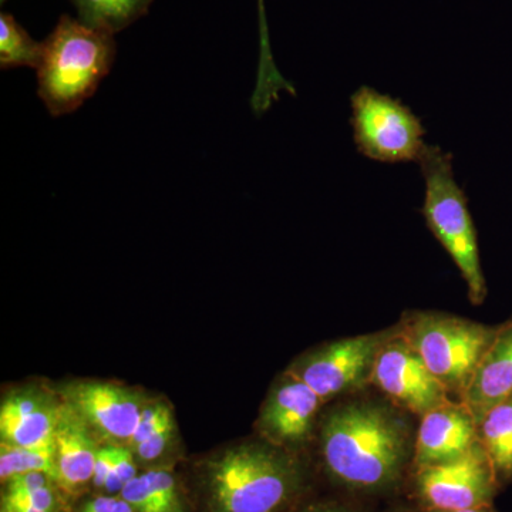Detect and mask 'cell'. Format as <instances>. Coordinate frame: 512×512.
Listing matches in <instances>:
<instances>
[{
    "mask_svg": "<svg viewBox=\"0 0 512 512\" xmlns=\"http://www.w3.org/2000/svg\"><path fill=\"white\" fill-rule=\"evenodd\" d=\"M43 56V42L30 37L22 25L10 13L0 15V66L32 67L37 69Z\"/></svg>",
    "mask_w": 512,
    "mask_h": 512,
    "instance_id": "cell-18",
    "label": "cell"
},
{
    "mask_svg": "<svg viewBox=\"0 0 512 512\" xmlns=\"http://www.w3.org/2000/svg\"><path fill=\"white\" fill-rule=\"evenodd\" d=\"M417 164L424 180L421 215L427 228L456 264L466 282L470 302L483 305L488 288L481 266L477 228L466 192L454 175L453 154L440 146L427 144Z\"/></svg>",
    "mask_w": 512,
    "mask_h": 512,
    "instance_id": "cell-4",
    "label": "cell"
},
{
    "mask_svg": "<svg viewBox=\"0 0 512 512\" xmlns=\"http://www.w3.org/2000/svg\"><path fill=\"white\" fill-rule=\"evenodd\" d=\"M325 403L308 384L285 372L272 387L259 414L262 439L288 451L305 446Z\"/></svg>",
    "mask_w": 512,
    "mask_h": 512,
    "instance_id": "cell-10",
    "label": "cell"
},
{
    "mask_svg": "<svg viewBox=\"0 0 512 512\" xmlns=\"http://www.w3.org/2000/svg\"><path fill=\"white\" fill-rule=\"evenodd\" d=\"M433 512H494L491 510L490 505H484V507L468 508V510L458 511H433Z\"/></svg>",
    "mask_w": 512,
    "mask_h": 512,
    "instance_id": "cell-30",
    "label": "cell"
},
{
    "mask_svg": "<svg viewBox=\"0 0 512 512\" xmlns=\"http://www.w3.org/2000/svg\"><path fill=\"white\" fill-rule=\"evenodd\" d=\"M5 2H6V0H0V3H5Z\"/></svg>",
    "mask_w": 512,
    "mask_h": 512,
    "instance_id": "cell-31",
    "label": "cell"
},
{
    "mask_svg": "<svg viewBox=\"0 0 512 512\" xmlns=\"http://www.w3.org/2000/svg\"><path fill=\"white\" fill-rule=\"evenodd\" d=\"M301 512H357L355 508L340 503H322L311 505Z\"/></svg>",
    "mask_w": 512,
    "mask_h": 512,
    "instance_id": "cell-28",
    "label": "cell"
},
{
    "mask_svg": "<svg viewBox=\"0 0 512 512\" xmlns=\"http://www.w3.org/2000/svg\"><path fill=\"white\" fill-rule=\"evenodd\" d=\"M477 431L498 484L508 483L512 480V394L485 414Z\"/></svg>",
    "mask_w": 512,
    "mask_h": 512,
    "instance_id": "cell-16",
    "label": "cell"
},
{
    "mask_svg": "<svg viewBox=\"0 0 512 512\" xmlns=\"http://www.w3.org/2000/svg\"><path fill=\"white\" fill-rule=\"evenodd\" d=\"M52 478L45 473L32 471V473H23L19 476L10 478L8 481V493L6 495H19L30 493V491L39 490V488L50 487Z\"/></svg>",
    "mask_w": 512,
    "mask_h": 512,
    "instance_id": "cell-25",
    "label": "cell"
},
{
    "mask_svg": "<svg viewBox=\"0 0 512 512\" xmlns=\"http://www.w3.org/2000/svg\"><path fill=\"white\" fill-rule=\"evenodd\" d=\"M480 441L464 456L414 470V490L427 511H458L490 505L498 488Z\"/></svg>",
    "mask_w": 512,
    "mask_h": 512,
    "instance_id": "cell-8",
    "label": "cell"
},
{
    "mask_svg": "<svg viewBox=\"0 0 512 512\" xmlns=\"http://www.w3.org/2000/svg\"><path fill=\"white\" fill-rule=\"evenodd\" d=\"M175 431L174 417H170L160 429L154 431L147 440L134 447V453L141 461H153L164 453L165 448L173 440Z\"/></svg>",
    "mask_w": 512,
    "mask_h": 512,
    "instance_id": "cell-23",
    "label": "cell"
},
{
    "mask_svg": "<svg viewBox=\"0 0 512 512\" xmlns=\"http://www.w3.org/2000/svg\"><path fill=\"white\" fill-rule=\"evenodd\" d=\"M116 59L114 35L63 15L43 42L39 97L52 116L73 113L96 93Z\"/></svg>",
    "mask_w": 512,
    "mask_h": 512,
    "instance_id": "cell-3",
    "label": "cell"
},
{
    "mask_svg": "<svg viewBox=\"0 0 512 512\" xmlns=\"http://www.w3.org/2000/svg\"><path fill=\"white\" fill-rule=\"evenodd\" d=\"M512 394V318L500 325L494 342L478 365L461 402L477 424Z\"/></svg>",
    "mask_w": 512,
    "mask_h": 512,
    "instance_id": "cell-14",
    "label": "cell"
},
{
    "mask_svg": "<svg viewBox=\"0 0 512 512\" xmlns=\"http://www.w3.org/2000/svg\"><path fill=\"white\" fill-rule=\"evenodd\" d=\"M370 386L419 419L434 407L453 400L396 326L387 329L380 345Z\"/></svg>",
    "mask_w": 512,
    "mask_h": 512,
    "instance_id": "cell-9",
    "label": "cell"
},
{
    "mask_svg": "<svg viewBox=\"0 0 512 512\" xmlns=\"http://www.w3.org/2000/svg\"><path fill=\"white\" fill-rule=\"evenodd\" d=\"M498 328L437 311L404 312L396 325L451 399L460 402Z\"/></svg>",
    "mask_w": 512,
    "mask_h": 512,
    "instance_id": "cell-5",
    "label": "cell"
},
{
    "mask_svg": "<svg viewBox=\"0 0 512 512\" xmlns=\"http://www.w3.org/2000/svg\"><path fill=\"white\" fill-rule=\"evenodd\" d=\"M413 417L382 394L330 407L319 420L320 453L330 477L359 493L392 490L413 464Z\"/></svg>",
    "mask_w": 512,
    "mask_h": 512,
    "instance_id": "cell-1",
    "label": "cell"
},
{
    "mask_svg": "<svg viewBox=\"0 0 512 512\" xmlns=\"http://www.w3.org/2000/svg\"><path fill=\"white\" fill-rule=\"evenodd\" d=\"M136 477L137 467L136 463H134V456L130 448L117 446L113 470H111L109 480H107L106 487L104 488H106L109 493H121L124 485Z\"/></svg>",
    "mask_w": 512,
    "mask_h": 512,
    "instance_id": "cell-22",
    "label": "cell"
},
{
    "mask_svg": "<svg viewBox=\"0 0 512 512\" xmlns=\"http://www.w3.org/2000/svg\"><path fill=\"white\" fill-rule=\"evenodd\" d=\"M82 512H136L123 498L96 497L84 504Z\"/></svg>",
    "mask_w": 512,
    "mask_h": 512,
    "instance_id": "cell-27",
    "label": "cell"
},
{
    "mask_svg": "<svg viewBox=\"0 0 512 512\" xmlns=\"http://www.w3.org/2000/svg\"><path fill=\"white\" fill-rule=\"evenodd\" d=\"M2 512H52V511L36 510V508H25V507H3Z\"/></svg>",
    "mask_w": 512,
    "mask_h": 512,
    "instance_id": "cell-29",
    "label": "cell"
},
{
    "mask_svg": "<svg viewBox=\"0 0 512 512\" xmlns=\"http://www.w3.org/2000/svg\"><path fill=\"white\" fill-rule=\"evenodd\" d=\"M63 399L40 387H25L8 394L0 407V437L19 447L55 446Z\"/></svg>",
    "mask_w": 512,
    "mask_h": 512,
    "instance_id": "cell-13",
    "label": "cell"
},
{
    "mask_svg": "<svg viewBox=\"0 0 512 512\" xmlns=\"http://www.w3.org/2000/svg\"><path fill=\"white\" fill-rule=\"evenodd\" d=\"M62 397L94 433L114 443H130L146 406L134 390L107 382L70 383L63 387Z\"/></svg>",
    "mask_w": 512,
    "mask_h": 512,
    "instance_id": "cell-11",
    "label": "cell"
},
{
    "mask_svg": "<svg viewBox=\"0 0 512 512\" xmlns=\"http://www.w3.org/2000/svg\"><path fill=\"white\" fill-rule=\"evenodd\" d=\"M477 443L473 414L460 400H448L420 417L412 466L416 470L456 460Z\"/></svg>",
    "mask_w": 512,
    "mask_h": 512,
    "instance_id": "cell-12",
    "label": "cell"
},
{
    "mask_svg": "<svg viewBox=\"0 0 512 512\" xmlns=\"http://www.w3.org/2000/svg\"><path fill=\"white\" fill-rule=\"evenodd\" d=\"M144 480L156 498L160 512H184L178 497L174 477L165 470H153L143 474Z\"/></svg>",
    "mask_w": 512,
    "mask_h": 512,
    "instance_id": "cell-20",
    "label": "cell"
},
{
    "mask_svg": "<svg viewBox=\"0 0 512 512\" xmlns=\"http://www.w3.org/2000/svg\"><path fill=\"white\" fill-rule=\"evenodd\" d=\"M116 448L117 446H107L99 448L97 451L92 480L96 487H106L111 470H113L114 460H116Z\"/></svg>",
    "mask_w": 512,
    "mask_h": 512,
    "instance_id": "cell-26",
    "label": "cell"
},
{
    "mask_svg": "<svg viewBox=\"0 0 512 512\" xmlns=\"http://www.w3.org/2000/svg\"><path fill=\"white\" fill-rule=\"evenodd\" d=\"M350 110L353 141L363 157L384 164L419 161L426 128L402 100L360 86L350 97Z\"/></svg>",
    "mask_w": 512,
    "mask_h": 512,
    "instance_id": "cell-6",
    "label": "cell"
},
{
    "mask_svg": "<svg viewBox=\"0 0 512 512\" xmlns=\"http://www.w3.org/2000/svg\"><path fill=\"white\" fill-rule=\"evenodd\" d=\"M173 417L170 407L165 403H150L144 406L143 412L138 419L136 430H134L133 437H131L128 446L131 448L137 447L138 444L147 440L151 434Z\"/></svg>",
    "mask_w": 512,
    "mask_h": 512,
    "instance_id": "cell-21",
    "label": "cell"
},
{
    "mask_svg": "<svg viewBox=\"0 0 512 512\" xmlns=\"http://www.w3.org/2000/svg\"><path fill=\"white\" fill-rule=\"evenodd\" d=\"M39 471L59 481L57 471L56 446L19 447L9 443H0V478L8 483L10 478L23 473Z\"/></svg>",
    "mask_w": 512,
    "mask_h": 512,
    "instance_id": "cell-19",
    "label": "cell"
},
{
    "mask_svg": "<svg viewBox=\"0 0 512 512\" xmlns=\"http://www.w3.org/2000/svg\"><path fill=\"white\" fill-rule=\"evenodd\" d=\"M80 22L103 32H121L147 15L154 0H72Z\"/></svg>",
    "mask_w": 512,
    "mask_h": 512,
    "instance_id": "cell-17",
    "label": "cell"
},
{
    "mask_svg": "<svg viewBox=\"0 0 512 512\" xmlns=\"http://www.w3.org/2000/svg\"><path fill=\"white\" fill-rule=\"evenodd\" d=\"M387 330L333 340L299 356L286 372L298 377L325 402L356 396L370 387L377 352Z\"/></svg>",
    "mask_w": 512,
    "mask_h": 512,
    "instance_id": "cell-7",
    "label": "cell"
},
{
    "mask_svg": "<svg viewBox=\"0 0 512 512\" xmlns=\"http://www.w3.org/2000/svg\"><path fill=\"white\" fill-rule=\"evenodd\" d=\"M59 481L67 490H76L93 480L97 447L94 431L73 407L64 402L55 433Z\"/></svg>",
    "mask_w": 512,
    "mask_h": 512,
    "instance_id": "cell-15",
    "label": "cell"
},
{
    "mask_svg": "<svg viewBox=\"0 0 512 512\" xmlns=\"http://www.w3.org/2000/svg\"><path fill=\"white\" fill-rule=\"evenodd\" d=\"M3 507L36 508V510L55 511L56 497L52 487L39 488L30 493L5 495Z\"/></svg>",
    "mask_w": 512,
    "mask_h": 512,
    "instance_id": "cell-24",
    "label": "cell"
},
{
    "mask_svg": "<svg viewBox=\"0 0 512 512\" xmlns=\"http://www.w3.org/2000/svg\"><path fill=\"white\" fill-rule=\"evenodd\" d=\"M301 484V466L291 451L264 439L228 448L207 468L212 512H278Z\"/></svg>",
    "mask_w": 512,
    "mask_h": 512,
    "instance_id": "cell-2",
    "label": "cell"
}]
</instances>
